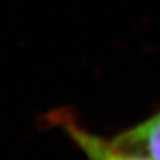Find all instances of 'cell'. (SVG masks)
Returning <instances> with one entry per match:
<instances>
[{
  "label": "cell",
  "mask_w": 160,
  "mask_h": 160,
  "mask_svg": "<svg viewBox=\"0 0 160 160\" xmlns=\"http://www.w3.org/2000/svg\"><path fill=\"white\" fill-rule=\"evenodd\" d=\"M119 147L160 160V109L112 139Z\"/></svg>",
  "instance_id": "cell-2"
},
{
  "label": "cell",
  "mask_w": 160,
  "mask_h": 160,
  "mask_svg": "<svg viewBox=\"0 0 160 160\" xmlns=\"http://www.w3.org/2000/svg\"><path fill=\"white\" fill-rule=\"evenodd\" d=\"M49 119L58 128L66 132L87 160H153L146 155L119 147L112 139H104L88 131L66 111L53 112Z\"/></svg>",
  "instance_id": "cell-1"
}]
</instances>
